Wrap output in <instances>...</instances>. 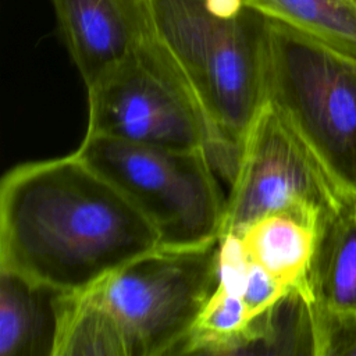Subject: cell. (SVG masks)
Here are the masks:
<instances>
[{"instance_id":"1","label":"cell","mask_w":356,"mask_h":356,"mask_svg":"<svg viewBox=\"0 0 356 356\" xmlns=\"http://www.w3.org/2000/svg\"><path fill=\"white\" fill-rule=\"evenodd\" d=\"M161 249L152 222L75 152L0 182V273L78 293Z\"/></svg>"},{"instance_id":"2","label":"cell","mask_w":356,"mask_h":356,"mask_svg":"<svg viewBox=\"0 0 356 356\" xmlns=\"http://www.w3.org/2000/svg\"><path fill=\"white\" fill-rule=\"evenodd\" d=\"M146 39L197 110L210 159L229 182L266 104L267 17L243 0H145Z\"/></svg>"},{"instance_id":"3","label":"cell","mask_w":356,"mask_h":356,"mask_svg":"<svg viewBox=\"0 0 356 356\" xmlns=\"http://www.w3.org/2000/svg\"><path fill=\"white\" fill-rule=\"evenodd\" d=\"M266 99L332 184L356 196V57L267 17Z\"/></svg>"},{"instance_id":"4","label":"cell","mask_w":356,"mask_h":356,"mask_svg":"<svg viewBox=\"0 0 356 356\" xmlns=\"http://www.w3.org/2000/svg\"><path fill=\"white\" fill-rule=\"evenodd\" d=\"M75 153L152 222L161 249H199L220 239L227 196L207 150L154 147L85 134Z\"/></svg>"},{"instance_id":"5","label":"cell","mask_w":356,"mask_h":356,"mask_svg":"<svg viewBox=\"0 0 356 356\" xmlns=\"http://www.w3.org/2000/svg\"><path fill=\"white\" fill-rule=\"evenodd\" d=\"M218 241L199 249H159L86 289L117 328L127 356L181 353L216 288Z\"/></svg>"},{"instance_id":"6","label":"cell","mask_w":356,"mask_h":356,"mask_svg":"<svg viewBox=\"0 0 356 356\" xmlns=\"http://www.w3.org/2000/svg\"><path fill=\"white\" fill-rule=\"evenodd\" d=\"M229 184L221 235H238L274 213H292L320 225L341 195L268 102L243 138Z\"/></svg>"},{"instance_id":"7","label":"cell","mask_w":356,"mask_h":356,"mask_svg":"<svg viewBox=\"0 0 356 356\" xmlns=\"http://www.w3.org/2000/svg\"><path fill=\"white\" fill-rule=\"evenodd\" d=\"M88 92L85 134L168 149H204L210 136L163 58L142 44Z\"/></svg>"},{"instance_id":"8","label":"cell","mask_w":356,"mask_h":356,"mask_svg":"<svg viewBox=\"0 0 356 356\" xmlns=\"http://www.w3.org/2000/svg\"><path fill=\"white\" fill-rule=\"evenodd\" d=\"M60 38L89 89L146 36L145 0H50Z\"/></svg>"},{"instance_id":"9","label":"cell","mask_w":356,"mask_h":356,"mask_svg":"<svg viewBox=\"0 0 356 356\" xmlns=\"http://www.w3.org/2000/svg\"><path fill=\"white\" fill-rule=\"evenodd\" d=\"M312 305L356 310V196L341 192L321 218L309 273Z\"/></svg>"},{"instance_id":"10","label":"cell","mask_w":356,"mask_h":356,"mask_svg":"<svg viewBox=\"0 0 356 356\" xmlns=\"http://www.w3.org/2000/svg\"><path fill=\"white\" fill-rule=\"evenodd\" d=\"M318 225L292 213H274L252 221L239 236L248 257L312 303L309 273Z\"/></svg>"},{"instance_id":"11","label":"cell","mask_w":356,"mask_h":356,"mask_svg":"<svg viewBox=\"0 0 356 356\" xmlns=\"http://www.w3.org/2000/svg\"><path fill=\"white\" fill-rule=\"evenodd\" d=\"M60 295L0 273V356H53Z\"/></svg>"},{"instance_id":"12","label":"cell","mask_w":356,"mask_h":356,"mask_svg":"<svg viewBox=\"0 0 356 356\" xmlns=\"http://www.w3.org/2000/svg\"><path fill=\"white\" fill-rule=\"evenodd\" d=\"M263 15L356 57V0H243Z\"/></svg>"},{"instance_id":"13","label":"cell","mask_w":356,"mask_h":356,"mask_svg":"<svg viewBox=\"0 0 356 356\" xmlns=\"http://www.w3.org/2000/svg\"><path fill=\"white\" fill-rule=\"evenodd\" d=\"M314 356H356V310H332L310 303Z\"/></svg>"},{"instance_id":"14","label":"cell","mask_w":356,"mask_h":356,"mask_svg":"<svg viewBox=\"0 0 356 356\" xmlns=\"http://www.w3.org/2000/svg\"><path fill=\"white\" fill-rule=\"evenodd\" d=\"M250 260V259H249ZM238 292L245 302L250 316L261 325L263 318L271 314L277 306L291 293V291L268 274L264 268L249 261L246 273L241 281Z\"/></svg>"}]
</instances>
